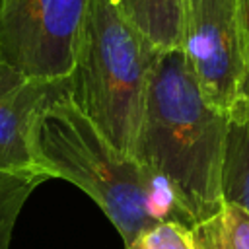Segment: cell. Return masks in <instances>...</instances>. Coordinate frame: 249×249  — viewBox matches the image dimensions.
Listing matches in <instances>:
<instances>
[{"label": "cell", "mask_w": 249, "mask_h": 249, "mask_svg": "<svg viewBox=\"0 0 249 249\" xmlns=\"http://www.w3.org/2000/svg\"><path fill=\"white\" fill-rule=\"evenodd\" d=\"M230 117L210 107L181 53L160 51L132 158L158 173L198 224L224 206L222 167Z\"/></svg>", "instance_id": "cell-1"}, {"label": "cell", "mask_w": 249, "mask_h": 249, "mask_svg": "<svg viewBox=\"0 0 249 249\" xmlns=\"http://www.w3.org/2000/svg\"><path fill=\"white\" fill-rule=\"evenodd\" d=\"M31 148L37 169L82 189L111 220L124 245L161 222L195 226L169 185L136 158L117 150L68 95L39 113Z\"/></svg>", "instance_id": "cell-2"}, {"label": "cell", "mask_w": 249, "mask_h": 249, "mask_svg": "<svg viewBox=\"0 0 249 249\" xmlns=\"http://www.w3.org/2000/svg\"><path fill=\"white\" fill-rule=\"evenodd\" d=\"M160 51L142 37L111 0H89L74 68L70 101L123 154L132 156L148 78Z\"/></svg>", "instance_id": "cell-3"}, {"label": "cell", "mask_w": 249, "mask_h": 249, "mask_svg": "<svg viewBox=\"0 0 249 249\" xmlns=\"http://www.w3.org/2000/svg\"><path fill=\"white\" fill-rule=\"evenodd\" d=\"M179 49L210 107L230 119L249 109V62L237 0H183Z\"/></svg>", "instance_id": "cell-4"}, {"label": "cell", "mask_w": 249, "mask_h": 249, "mask_svg": "<svg viewBox=\"0 0 249 249\" xmlns=\"http://www.w3.org/2000/svg\"><path fill=\"white\" fill-rule=\"evenodd\" d=\"M89 0H0V60L31 78H68Z\"/></svg>", "instance_id": "cell-5"}, {"label": "cell", "mask_w": 249, "mask_h": 249, "mask_svg": "<svg viewBox=\"0 0 249 249\" xmlns=\"http://www.w3.org/2000/svg\"><path fill=\"white\" fill-rule=\"evenodd\" d=\"M68 78H31L0 60V175L47 181L33 158V124L39 113L68 95Z\"/></svg>", "instance_id": "cell-6"}, {"label": "cell", "mask_w": 249, "mask_h": 249, "mask_svg": "<svg viewBox=\"0 0 249 249\" xmlns=\"http://www.w3.org/2000/svg\"><path fill=\"white\" fill-rule=\"evenodd\" d=\"M119 14L158 51L181 47L183 0H111Z\"/></svg>", "instance_id": "cell-7"}, {"label": "cell", "mask_w": 249, "mask_h": 249, "mask_svg": "<svg viewBox=\"0 0 249 249\" xmlns=\"http://www.w3.org/2000/svg\"><path fill=\"white\" fill-rule=\"evenodd\" d=\"M222 196L249 212V109L228 123L222 167Z\"/></svg>", "instance_id": "cell-8"}, {"label": "cell", "mask_w": 249, "mask_h": 249, "mask_svg": "<svg viewBox=\"0 0 249 249\" xmlns=\"http://www.w3.org/2000/svg\"><path fill=\"white\" fill-rule=\"evenodd\" d=\"M196 249H249V212L237 204L224 206L191 228Z\"/></svg>", "instance_id": "cell-9"}, {"label": "cell", "mask_w": 249, "mask_h": 249, "mask_svg": "<svg viewBox=\"0 0 249 249\" xmlns=\"http://www.w3.org/2000/svg\"><path fill=\"white\" fill-rule=\"evenodd\" d=\"M39 179H19L0 175V249H10L16 220L31 196V193L41 185Z\"/></svg>", "instance_id": "cell-10"}, {"label": "cell", "mask_w": 249, "mask_h": 249, "mask_svg": "<svg viewBox=\"0 0 249 249\" xmlns=\"http://www.w3.org/2000/svg\"><path fill=\"white\" fill-rule=\"evenodd\" d=\"M126 249H196L193 231L179 222H161L140 231Z\"/></svg>", "instance_id": "cell-11"}, {"label": "cell", "mask_w": 249, "mask_h": 249, "mask_svg": "<svg viewBox=\"0 0 249 249\" xmlns=\"http://www.w3.org/2000/svg\"><path fill=\"white\" fill-rule=\"evenodd\" d=\"M237 12H239V21H241L245 49H247V62H249V0H237Z\"/></svg>", "instance_id": "cell-12"}]
</instances>
